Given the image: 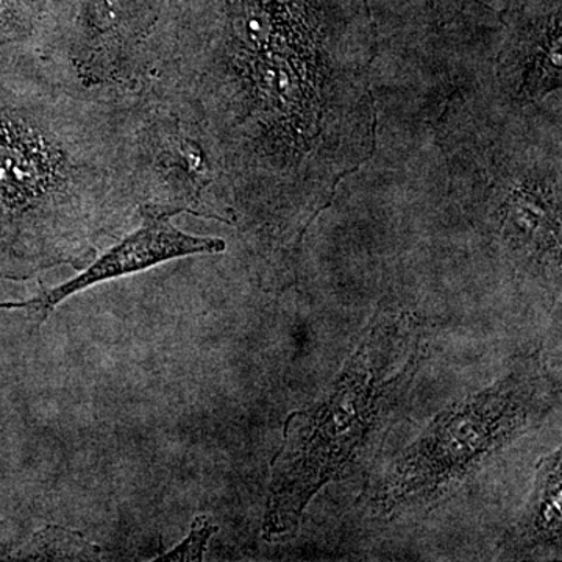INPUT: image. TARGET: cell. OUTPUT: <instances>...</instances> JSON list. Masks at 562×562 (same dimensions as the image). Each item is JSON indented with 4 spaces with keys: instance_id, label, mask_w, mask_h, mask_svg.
I'll use <instances>...</instances> for the list:
<instances>
[{
    "instance_id": "obj_1",
    "label": "cell",
    "mask_w": 562,
    "mask_h": 562,
    "mask_svg": "<svg viewBox=\"0 0 562 562\" xmlns=\"http://www.w3.org/2000/svg\"><path fill=\"white\" fill-rule=\"evenodd\" d=\"M0 60V272L87 268L143 205L139 95L85 90L36 52Z\"/></svg>"
},
{
    "instance_id": "obj_2",
    "label": "cell",
    "mask_w": 562,
    "mask_h": 562,
    "mask_svg": "<svg viewBox=\"0 0 562 562\" xmlns=\"http://www.w3.org/2000/svg\"><path fill=\"white\" fill-rule=\"evenodd\" d=\"M419 358L417 321L405 313L380 314L327 394L288 416L283 443L271 462L262 538L295 535L316 494L368 452Z\"/></svg>"
},
{
    "instance_id": "obj_3",
    "label": "cell",
    "mask_w": 562,
    "mask_h": 562,
    "mask_svg": "<svg viewBox=\"0 0 562 562\" xmlns=\"http://www.w3.org/2000/svg\"><path fill=\"white\" fill-rule=\"evenodd\" d=\"M557 402V382L546 366L520 362L501 382L439 414L383 473L373 509L397 517L446 501L494 454L546 419Z\"/></svg>"
},
{
    "instance_id": "obj_4",
    "label": "cell",
    "mask_w": 562,
    "mask_h": 562,
    "mask_svg": "<svg viewBox=\"0 0 562 562\" xmlns=\"http://www.w3.org/2000/svg\"><path fill=\"white\" fill-rule=\"evenodd\" d=\"M138 228L121 236L114 246L98 255L79 276L50 290H43L31 301L22 302V308L31 312L38 327L61 302L95 284L144 272L162 262L191 255H217L227 249L224 239L181 232L172 224L173 216L165 211L140 206Z\"/></svg>"
},
{
    "instance_id": "obj_5",
    "label": "cell",
    "mask_w": 562,
    "mask_h": 562,
    "mask_svg": "<svg viewBox=\"0 0 562 562\" xmlns=\"http://www.w3.org/2000/svg\"><path fill=\"white\" fill-rule=\"evenodd\" d=\"M561 452L541 461L535 491L519 525V538L530 547H561Z\"/></svg>"
},
{
    "instance_id": "obj_6",
    "label": "cell",
    "mask_w": 562,
    "mask_h": 562,
    "mask_svg": "<svg viewBox=\"0 0 562 562\" xmlns=\"http://www.w3.org/2000/svg\"><path fill=\"white\" fill-rule=\"evenodd\" d=\"M18 560L98 561L101 547L85 539L79 531L49 525L32 536L31 542L14 552Z\"/></svg>"
},
{
    "instance_id": "obj_7",
    "label": "cell",
    "mask_w": 562,
    "mask_h": 562,
    "mask_svg": "<svg viewBox=\"0 0 562 562\" xmlns=\"http://www.w3.org/2000/svg\"><path fill=\"white\" fill-rule=\"evenodd\" d=\"M217 532V527L211 524L209 516H198L192 520L191 531L184 541H181L171 552L162 554L155 561L166 562H194L202 561L209 546L211 536Z\"/></svg>"
},
{
    "instance_id": "obj_8",
    "label": "cell",
    "mask_w": 562,
    "mask_h": 562,
    "mask_svg": "<svg viewBox=\"0 0 562 562\" xmlns=\"http://www.w3.org/2000/svg\"><path fill=\"white\" fill-rule=\"evenodd\" d=\"M0 308H20V303H0Z\"/></svg>"
},
{
    "instance_id": "obj_9",
    "label": "cell",
    "mask_w": 562,
    "mask_h": 562,
    "mask_svg": "<svg viewBox=\"0 0 562 562\" xmlns=\"http://www.w3.org/2000/svg\"><path fill=\"white\" fill-rule=\"evenodd\" d=\"M9 553V549L5 546H0V557H5Z\"/></svg>"
}]
</instances>
